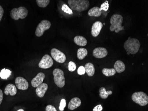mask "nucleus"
<instances>
[{"instance_id": "423d86ee", "label": "nucleus", "mask_w": 148, "mask_h": 111, "mask_svg": "<svg viewBox=\"0 0 148 111\" xmlns=\"http://www.w3.org/2000/svg\"><path fill=\"white\" fill-rule=\"evenodd\" d=\"M52 74L54 76V81L56 85L60 88L64 87L65 82L63 71L60 68H55L53 70Z\"/></svg>"}, {"instance_id": "2f4dec72", "label": "nucleus", "mask_w": 148, "mask_h": 111, "mask_svg": "<svg viewBox=\"0 0 148 111\" xmlns=\"http://www.w3.org/2000/svg\"><path fill=\"white\" fill-rule=\"evenodd\" d=\"M103 108L101 105H99L95 106L93 109V111H102Z\"/></svg>"}, {"instance_id": "7c9ffc66", "label": "nucleus", "mask_w": 148, "mask_h": 111, "mask_svg": "<svg viewBox=\"0 0 148 111\" xmlns=\"http://www.w3.org/2000/svg\"><path fill=\"white\" fill-rule=\"evenodd\" d=\"M46 111H57L56 108L51 105H48L46 108Z\"/></svg>"}, {"instance_id": "f8f14e48", "label": "nucleus", "mask_w": 148, "mask_h": 111, "mask_svg": "<svg viewBox=\"0 0 148 111\" xmlns=\"http://www.w3.org/2000/svg\"><path fill=\"white\" fill-rule=\"evenodd\" d=\"M45 77V73L43 72H39L35 77L32 80V85L33 87L37 88L38 86L43 83Z\"/></svg>"}, {"instance_id": "a211bd4d", "label": "nucleus", "mask_w": 148, "mask_h": 111, "mask_svg": "<svg viewBox=\"0 0 148 111\" xmlns=\"http://www.w3.org/2000/svg\"><path fill=\"white\" fill-rule=\"evenodd\" d=\"M102 10L98 7H94L88 12V15L90 17H99L102 15Z\"/></svg>"}, {"instance_id": "b1692460", "label": "nucleus", "mask_w": 148, "mask_h": 111, "mask_svg": "<svg viewBox=\"0 0 148 111\" xmlns=\"http://www.w3.org/2000/svg\"><path fill=\"white\" fill-rule=\"evenodd\" d=\"M116 72L114 68H104L102 70V73L106 77H111L115 75Z\"/></svg>"}, {"instance_id": "412c9836", "label": "nucleus", "mask_w": 148, "mask_h": 111, "mask_svg": "<svg viewBox=\"0 0 148 111\" xmlns=\"http://www.w3.org/2000/svg\"><path fill=\"white\" fill-rule=\"evenodd\" d=\"M99 92L100 97L103 99H107L109 95H111L113 93V92L110 90L106 91V89L104 87L101 88L99 90Z\"/></svg>"}, {"instance_id": "6e6552de", "label": "nucleus", "mask_w": 148, "mask_h": 111, "mask_svg": "<svg viewBox=\"0 0 148 111\" xmlns=\"http://www.w3.org/2000/svg\"><path fill=\"white\" fill-rule=\"evenodd\" d=\"M51 54L53 59L58 63H64L66 61L65 55L57 48H52L51 51Z\"/></svg>"}, {"instance_id": "39448f33", "label": "nucleus", "mask_w": 148, "mask_h": 111, "mask_svg": "<svg viewBox=\"0 0 148 111\" xmlns=\"http://www.w3.org/2000/svg\"><path fill=\"white\" fill-rule=\"evenodd\" d=\"M131 97L134 102L138 103L140 106H144L148 105V96L143 92H134Z\"/></svg>"}, {"instance_id": "0eeeda50", "label": "nucleus", "mask_w": 148, "mask_h": 111, "mask_svg": "<svg viewBox=\"0 0 148 111\" xmlns=\"http://www.w3.org/2000/svg\"><path fill=\"white\" fill-rule=\"evenodd\" d=\"M51 26V23L49 21L46 20H42L40 22L36 30L35 34L38 37H40L43 36L45 31L49 30Z\"/></svg>"}, {"instance_id": "4468645a", "label": "nucleus", "mask_w": 148, "mask_h": 111, "mask_svg": "<svg viewBox=\"0 0 148 111\" xmlns=\"http://www.w3.org/2000/svg\"><path fill=\"white\" fill-rule=\"evenodd\" d=\"M48 89V85L46 83H42L38 86L36 89V95L40 98H42L45 96Z\"/></svg>"}, {"instance_id": "72a5a7b5", "label": "nucleus", "mask_w": 148, "mask_h": 111, "mask_svg": "<svg viewBox=\"0 0 148 111\" xmlns=\"http://www.w3.org/2000/svg\"><path fill=\"white\" fill-rule=\"evenodd\" d=\"M3 99V92L2 90L0 89V105L2 103V101Z\"/></svg>"}, {"instance_id": "f3484780", "label": "nucleus", "mask_w": 148, "mask_h": 111, "mask_svg": "<svg viewBox=\"0 0 148 111\" xmlns=\"http://www.w3.org/2000/svg\"><path fill=\"white\" fill-rule=\"evenodd\" d=\"M114 69L118 73H122L125 70V65L122 61L120 60L116 61L114 65Z\"/></svg>"}, {"instance_id": "ddd939ff", "label": "nucleus", "mask_w": 148, "mask_h": 111, "mask_svg": "<svg viewBox=\"0 0 148 111\" xmlns=\"http://www.w3.org/2000/svg\"><path fill=\"white\" fill-rule=\"evenodd\" d=\"M103 27V23L101 21H97L95 22L91 27V33L92 36L94 37L98 36Z\"/></svg>"}, {"instance_id": "f03ea898", "label": "nucleus", "mask_w": 148, "mask_h": 111, "mask_svg": "<svg viewBox=\"0 0 148 111\" xmlns=\"http://www.w3.org/2000/svg\"><path fill=\"white\" fill-rule=\"evenodd\" d=\"M68 2L71 9L79 12L86 10L90 6L87 0H68Z\"/></svg>"}, {"instance_id": "cd10ccee", "label": "nucleus", "mask_w": 148, "mask_h": 111, "mask_svg": "<svg viewBox=\"0 0 148 111\" xmlns=\"http://www.w3.org/2000/svg\"><path fill=\"white\" fill-rule=\"evenodd\" d=\"M66 106V101L64 99H62L60 103L59 110L60 111H64V109Z\"/></svg>"}, {"instance_id": "c85d7f7f", "label": "nucleus", "mask_w": 148, "mask_h": 111, "mask_svg": "<svg viewBox=\"0 0 148 111\" xmlns=\"http://www.w3.org/2000/svg\"><path fill=\"white\" fill-rule=\"evenodd\" d=\"M109 7V5L108 1H106L101 5L100 8L102 10H103L106 11L108 10Z\"/></svg>"}, {"instance_id": "2eb2a0df", "label": "nucleus", "mask_w": 148, "mask_h": 111, "mask_svg": "<svg viewBox=\"0 0 148 111\" xmlns=\"http://www.w3.org/2000/svg\"><path fill=\"white\" fill-rule=\"evenodd\" d=\"M81 101L78 97L72 98L69 103L68 108L69 110H73L79 107L81 105Z\"/></svg>"}, {"instance_id": "dca6fc26", "label": "nucleus", "mask_w": 148, "mask_h": 111, "mask_svg": "<svg viewBox=\"0 0 148 111\" xmlns=\"http://www.w3.org/2000/svg\"><path fill=\"white\" fill-rule=\"evenodd\" d=\"M17 92L16 87L12 84H8L5 89V95L10 94L11 96H15Z\"/></svg>"}, {"instance_id": "a878e982", "label": "nucleus", "mask_w": 148, "mask_h": 111, "mask_svg": "<svg viewBox=\"0 0 148 111\" xmlns=\"http://www.w3.org/2000/svg\"><path fill=\"white\" fill-rule=\"evenodd\" d=\"M62 10L66 13H68L69 14H73V12L71 9H70L69 7L66 4H64L62 7Z\"/></svg>"}, {"instance_id": "393cba45", "label": "nucleus", "mask_w": 148, "mask_h": 111, "mask_svg": "<svg viewBox=\"0 0 148 111\" xmlns=\"http://www.w3.org/2000/svg\"><path fill=\"white\" fill-rule=\"evenodd\" d=\"M38 6L42 8H45L50 3L49 0H36Z\"/></svg>"}, {"instance_id": "9d476101", "label": "nucleus", "mask_w": 148, "mask_h": 111, "mask_svg": "<svg viewBox=\"0 0 148 111\" xmlns=\"http://www.w3.org/2000/svg\"><path fill=\"white\" fill-rule=\"evenodd\" d=\"M15 84L16 87L20 90H27L28 89L29 86L28 81L25 78L21 77H18L16 78Z\"/></svg>"}, {"instance_id": "1a4fd4ad", "label": "nucleus", "mask_w": 148, "mask_h": 111, "mask_svg": "<svg viewBox=\"0 0 148 111\" xmlns=\"http://www.w3.org/2000/svg\"><path fill=\"white\" fill-rule=\"evenodd\" d=\"M53 65L52 58L48 54L44 55L39 63V67L43 69H47L51 67Z\"/></svg>"}, {"instance_id": "9b49d317", "label": "nucleus", "mask_w": 148, "mask_h": 111, "mask_svg": "<svg viewBox=\"0 0 148 111\" xmlns=\"http://www.w3.org/2000/svg\"><path fill=\"white\" fill-rule=\"evenodd\" d=\"M107 54L108 51L105 48H96L93 51V56L95 58H103L107 56Z\"/></svg>"}, {"instance_id": "473e14b6", "label": "nucleus", "mask_w": 148, "mask_h": 111, "mask_svg": "<svg viewBox=\"0 0 148 111\" xmlns=\"http://www.w3.org/2000/svg\"><path fill=\"white\" fill-rule=\"evenodd\" d=\"M4 10L1 5H0V21H1L3 15H4Z\"/></svg>"}, {"instance_id": "4be33fe9", "label": "nucleus", "mask_w": 148, "mask_h": 111, "mask_svg": "<svg viewBox=\"0 0 148 111\" xmlns=\"http://www.w3.org/2000/svg\"><path fill=\"white\" fill-rule=\"evenodd\" d=\"M88 54L87 50L83 48H79L77 51V57L79 60H83Z\"/></svg>"}, {"instance_id": "6ab92c4d", "label": "nucleus", "mask_w": 148, "mask_h": 111, "mask_svg": "<svg viewBox=\"0 0 148 111\" xmlns=\"http://www.w3.org/2000/svg\"><path fill=\"white\" fill-rule=\"evenodd\" d=\"M74 42L80 46H85L87 43V40L84 37L81 36H76L74 37Z\"/></svg>"}, {"instance_id": "f257e3e1", "label": "nucleus", "mask_w": 148, "mask_h": 111, "mask_svg": "<svg viewBox=\"0 0 148 111\" xmlns=\"http://www.w3.org/2000/svg\"><path fill=\"white\" fill-rule=\"evenodd\" d=\"M140 44L139 41L136 38H131L129 37L124 43V47L127 54L134 55L138 52Z\"/></svg>"}, {"instance_id": "aec40b11", "label": "nucleus", "mask_w": 148, "mask_h": 111, "mask_svg": "<svg viewBox=\"0 0 148 111\" xmlns=\"http://www.w3.org/2000/svg\"><path fill=\"white\" fill-rule=\"evenodd\" d=\"M86 72L87 73V75L89 77H92L94 76L95 73V68L93 64L91 63H86L85 65Z\"/></svg>"}, {"instance_id": "f704fd0d", "label": "nucleus", "mask_w": 148, "mask_h": 111, "mask_svg": "<svg viewBox=\"0 0 148 111\" xmlns=\"http://www.w3.org/2000/svg\"><path fill=\"white\" fill-rule=\"evenodd\" d=\"M16 111H25V110L23 109H19V110H18Z\"/></svg>"}, {"instance_id": "c756f323", "label": "nucleus", "mask_w": 148, "mask_h": 111, "mask_svg": "<svg viewBox=\"0 0 148 111\" xmlns=\"http://www.w3.org/2000/svg\"><path fill=\"white\" fill-rule=\"evenodd\" d=\"M78 74L79 75H83L86 73L85 68L83 66H80L78 68V70H77Z\"/></svg>"}, {"instance_id": "7ed1b4c3", "label": "nucleus", "mask_w": 148, "mask_h": 111, "mask_svg": "<svg viewBox=\"0 0 148 111\" xmlns=\"http://www.w3.org/2000/svg\"><path fill=\"white\" fill-rule=\"evenodd\" d=\"M123 21V17L121 15L115 14L111 17L110 19V23L111 26L110 27V31H115L118 33L120 31L124 29L122 26V24Z\"/></svg>"}, {"instance_id": "20e7f679", "label": "nucleus", "mask_w": 148, "mask_h": 111, "mask_svg": "<svg viewBox=\"0 0 148 111\" xmlns=\"http://www.w3.org/2000/svg\"><path fill=\"white\" fill-rule=\"evenodd\" d=\"M28 10L25 7H20L18 8H14L10 12L11 17L15 21L19 19H24L28 15Z\"/></svg>"}, {"instance_id": "bb28decb", "label": "nucleus", "mask_w": 148, "mask_h": 111, "mask_svg": "<svg viewBox=\"0 0 148 111\" xmlns=\"http://www.w3.org/2000/svg\"><path fill=\"white\" fill-rule=\"evenodd\" d=\"M76 68V64L75 62L71 61L69 62V65H68V69L69 71L71 72H74V71L75 70Z\"/></svg>"}, {"instance_id": "5701e85b", "label": "nucleus", "mask_w": 148, "mask_h": 111, "mask_svg": "<svg viewBox=\"0 0 148 111\" xmlns=\"http://www.w3.org/2000/svg\"><path fill=\"white\" fill-rule=\"evenodd\" d=\"M12 72L9 69H2L0 72V77L2 79L7 80L11 75Z\"/></svg>"}]
</instances>
